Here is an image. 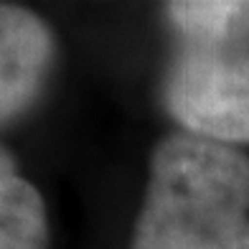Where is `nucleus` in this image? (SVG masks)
Listing matches in <instances>:
<instances>
[{
	"instance_id": "1",
	"label": "nucleus",
	"mask_w": 249,
	"mask_h": 249,
	"mask_svg": "<svg viewBox=\"0 0 249 249\" xmlns=\"http://www.w3.org/2000/svg\"><path fill=\"white\" fill-rule=\"evenodd\" d=\"M249 158L196 135L153 153L132 249H249Z\"/></svg>"
},
{
	"instance_id": "4",
	"label": "nucleus",
	"mask_w": 249,
	"mask_h": 249,
	"mask_svg": "<svg viewBox=\"0 0 249 249\" xmlns=\"http://www.w3.org/2000/svg\"><path fill=\"white\" fill-rule=\"evenodd\" d=\"M49 221L43 198L26 178H20L16 163L0 150V249H46Z\"/></svg>"
},
{
	"instance_id": "2",
	"label": "nucleus",
	"mask_w": 249,
	"mask_h": 249,
	"mask_svg": "<svg viewBox=\"0 0 249 249\" xmlns=\"http://www.w3.org/2000/svg\"><path fill=\"white\" fill-rule=\"evenodd\" d=\"M165 105L196 138L249 142V53L194 46L168 74Z\"/></svg>"
},
{
	"instance_id": "3",
	"label": "nucleus",
	"mask_w": 249,
	"mask_h": 249,
	"mask_svg": "<svg viewBox=\"0 0 249 249\" xmlns=\"http://www.w3.org/2000/svg\"><path fill=\"white\" fill-rule=\"evenodd\" d=\"M49 59L51 33L41 18L16 5H0V122L36 94Z\"/></svg>"
},
{
	"instance_id": "5",
	"label": "nucleus",
	"mask_w": 249,
	"mask_h": 249,
	"mask_svg": "<svg viewBox=\"0 0 249 249\" xmlns=\"http://www.w3.org/2000/svg\"><path fill=\"white\" fill-rule=\"evenodd\" d=\"M168 18L194 46L226 49L249 38V0H183L168 5Z\"/></svg>"
}]
</instances>
